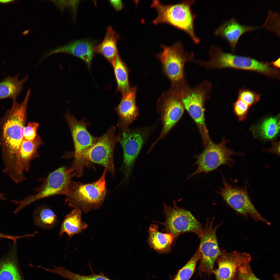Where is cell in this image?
I'll return each instance as SVG.
<instances>
[{"instance_id": "cell-18", "label": "cell", "mask_w": 280, "mask_h": 280, "mask_svg": "<svg viewBox=\"0 0 280 280\" xmlns=\"http://www.w3.org/2000/svg\"><path fill=\"white\" fill-rule=\"evenodd\" d=\"M137 87H130L122 94L121 101L117 108L123 129L127 127L138 116V110L136 103Z\"/></svg>"}, {"instance_id": "cell-4", "label": "cell", "mask_w": 280, "mask_h": 280, "mask_svg": "<svg viewBox=\"0 0 280 280\" xmlns=\"http://www.w3.org/2000/svg\"><path fill=\"white\" fill-rule=\"evenodd\" d=\"M179 88L184 108L198 125L204 140L209 137L204 116V105L210 97L212 84L205 80L194 87H191L186 80L181 82Z\"/></svg>"}, {"instance_id": "cell-17", "label": "cell", "mask_w": 280, "mask_h": 280, "mask_svg": "<svg viewBox=\"0 0 280 280\" xmlns=\"http://www.w3.org/2000/svg\"><path fill=\"white\" fill-rule=\"evenodd\" d=\"M42 144L40 137L38 135L32 141L23 139L18 152L15 182L19 183L26 179L24 172L29 171L31 162L39 157L38 150Z\"/></svg>"}, {"instance_id": "cell-2", "label": "cell", "mask_w": 280, "mask_h": 280, "mask_svg": "<svg viewBox=\"0 0 280 280\" xmlns=\"http://www.w3.org/2000/svg\"><path fill=\"white\" fill-rule=\"evenodd\" d=\"M107 171L104 168L101 177L93 183L84 184L72 180L65 195L68 206L86 213L100 208L107 193L105 179Z\"/></svg>"}, {"instance_id": "cell-6", "label": "cell", "mask_w": 280, "mask_h": 280, "mask_svg": "<svg viewBox=\"0 0 280 280\" xmlns=\"http://www.w3.org/2000/svg\"><path fill=\"white\" fill-rule=\"evenodd\" d=\"M193 3L194 1H187L177 4L166 5L158 1H153L151 7L155 8L158 12L153 23L169 24L188 33L195 43H199V39L195 35L194 30L195 16L191 8Z\"/></svg>"}, {"instance_id": "cell-24", "label": "cell", "mask_w": 280, "mask_h": 280, "mask_svg": "<svg viewBox=\"0 0 280 280\" xmlns=\"http://www.w3.org/2000/svg\"><path fill=\"white\" fill-rule=\"evenodd\" d=\"M82 214L81 209L75 208L67 214L62 223L59 236L66 233L70 238L74 235L82 232L87 228L88 224L82 221Z\"/></svg>"}, {"instance_id": "cell-38", "label": "cell", "mask_w": 280, "mask_h": 280, "mask_svg": "<svg viewBox=\"0 0 280 280\" xmlns=\"http://www.w3.org/2000/svg\"><path fill=\"white\" fill-rule=\"evenodd\" d=\"M11 238V235H10L0 233V238H6L10 239Z\"/></svg>"}, {"instance_id": "cell-35", "label": "cell", "mask_w": 280, "mask_h": 280, "mask_svg": "<svg viewBox=\"0 0 280 280\" xmlns=\"http://www.w3.org/2000/svg\"><path fill=\"white\" fill-rule=\"evenodd\" d=\"M110 2L117 10H121L123 7L122 3L121 0H110Z\"/></svg>"}, {"instance_id": "cell-37", "label": "cell", "mask_w": 280, "mask_h": 280, "mask_svg": "<svg viewBox=\"0 0 280 280\" xmlns=\"http://www.w3.org/2000/svg\"><path fill=\"white\" fill-rule=\"evenodd\" d=\"M271 65L274 68L277 69L280 68V58L277 59L275 61L270 63Z\"/></svg>"}, {"instance_id": "cell-8", "label": "cell", "mask_w": 280, "mask_h": 280, "mask_svg": "<svg viewBox=\"0 0 280 280\" xmlns=\"http://www.w3.org/2000/svg\"><path fill=\"white\" fill-rule=\"evenodd\" d=\"M228 141L223 139L221 142L217 143L210 139L203 151L195 157L196 161L195 164L197 165V168L187 179L199 173H207L214 171L222 165L232 166L234 160L231 156L241 154L226 147Z\"/></svg>"}, {"instance_id": "cell-27", "label": "cell", "mask_w": 280, "mask_h": 280, "mask_svg": "<svg viewBox=\"0 0 280 280\" xmlns=\"http://www.w3.org/2000/svg\"><path fill=\"white\" fill-rule=\"evenodd\" d=\"M34 219L36 225L47 229L53 228L58 222L54 212L45 205L39 206L36 209L34 212Z\"/></svg>"}, {"instance_id": "cell-29", "label": "cell", "mask_w": 280, "mask_h": 280, "mask_svg": "<svg viewBox=\"0 0 280 280\" xmlns=\"http://www.w3.org/2000/svg\"><path fill=\"white\" fill-rule=\"evenodd\" d=\"M51 271L52 273L70 280H112L102 271L98 274L93 273L89 275H82L73 272L62 267L56 265L51 269Z\"/></svg>"}, {"instance_id": "cell-5", "label": "cell", "mask_w": 280, "mask_h": 280, "mask_svg": "<svg viewBox=\"0 0 280 280\" xmlns=\"http://www.w3.org/2000/svg\"><path fill=\"white\" fill-rule=\"evenodd\" d=\"M76 173L69 167L62 166L51 173L46 178H41V185L34 189L35 193L20 200H12L18 205L13 212L18 213L25 207L40 199L57 195H65L72 179Z\"/></svg>"}, {"instance_id": "cell-31", "label": "cell", "mask_w": 280, "mask_h": 280, "mask_svg": "<svg viewBox=\"0 0 280 280\" xmlns=\"http://www.w3.org/2000/svg\"><path fill=\"white\" fill-rule=\"evenodd\" d=\"M260 94L255 92L246 88L240 89L238 99H240L250 106L257 103L260 100Z\"/></svg>"}, {"instance_id": "cell-20", "label": "cell", "mask_w": 280, "mask_h": 280, "mask_svg": "<svg viewBox=\"0 0 280 280\" xmlns=\"http://www.w3.org/2000/svg\"><path fill=\"white\" fill-rule=\"evenodd\" d=\"M258 28V27L241 24L234 18H232L221 25L216 33L227 40L232 50L234 52L238 41L242 34Z\"/></svg>"}, {"instance_id": "cell-10", "label": "cell", "mask_w": 280, "mask_h": 280, "mask_svg": "<svg viewBox=\"0 0 280 280\" xmlns=\"http://www.w3.org/2000/svg\"><path fill=\"white\" fill-rule=\"evenodd\" d=\"M157 104L163 127L160 135L155 144L174 127L183 115L185 109L178 87L174 83L163 94Z\"/></svg>"}, {"instance_id": "cell-19", "label": "cell", "mask_w": 280, "mask_h": 280, "mask_svg": "<svg viewBox=\"0 0 280 280\" xmlns=\"http://www.w3.org/2000/svg\"><path fill=\"white\" fill-rule=\"evenodd\" d=\"M94 47L92 42L88 40L74 41L51 51L45 55L43 59L55 53H66L81 58L88 65H89L94 52Z\"/></svg>"}, {"instance_id": "cell-26", "label": "cell", "mask_w": 280, "mask_h": 280, "mask_svg": "<svg viewBox=\"0 0 280 280\" xmlns=\"http://www.w3.org/2000/svg\"><path fill=\"white\" fill-rule=\"evenodd\" d=\"M279 115L264 120L253 129L255 134L262 139L270 140L275 138L280 130Z\"/></svg>"}, {"instance_id": "cell-30", "label": "cell", "mask_w": 280, "mask_h": 280, "mask_svg": "<svg viewBox=\"0 0 280 280\" xmlns=\"http://www.w3.org/2000/svg\"><path fill=\"white\" fill-rule=\"evenodd\" d=\"M199 258V248L190 260L179 269L171 280H189L193 274L197 263Z\"/></svg>"}, {"instance_id": "cell-28", "label": "cell", "mask_w": 280, "mask_h": 280, "mask_svg": "<svg viewBox=\"0 0 280 280\" xmlns=\"http://www.w3.org/2000/svg\"><path fill=\"white\" fill-rule=\"evenodd\" d=\"M117 84L118 89L122 94L130 88L128 79V70L124 63L117 54L112 65Z\"/></svg>"}, {"instance_id": "cell-34", "label": "cell", "mask_w": 280, "mask_h": 280, "mask_svg": "<svg viewBox=\"0 0 280 280\" xmlns=\"http://www.w3.org/2000/svg\"><path fill=\"white\" fill-rule=\"evenodd\" d=\"M39 125L37 123L29 122L24 129L23 140L28 141H33L38 135L37 130Z\"/></svg>"}, {"instance_id": "cell-23", "label": "cell", "mask_w": 280, "mask_h": 280, "mask_svg": "<svg viewBox=\"0 0 280 280\" xmlns=\"http://www.w3.org/2000/svg\"><path fill=\"white\" fill-rule=\"evenodd\" d=\"M118 33L110 26L107 27L104 39L101 43L94 46V50L104 57L112 65L118 53L117 42Z\"/></svg>"}, {"instance_id": "cell-39", "label": "cell", "mask_w": 280, "mask_h": 280, "mask_svg": "<svg viewBox=\"0 0 280 280\" xmlns=\"http://www.w3.org/2000/svg\"><path fill=\"white\" fill-rule=\"evenodd\" d=\"M16 1V0H0V3L3 4H7L14 3Z\"/></svg>"}, {"instance_id": "cell-40", "label": "cell", "mask_w": 280, "mask_h": 280, "mask_svg": "<svg viewBox=\"0 0 280 280\" xmlns=\"http://www.w3.org/2000/svg\"><path fill=\"white\" fill-rule=\"evenodd\" d=\"M0 200H6V199L5 197V195L4 193H0Z\"/></svg>"}, {"instance_id": "cell-25", "label": "cell", "mask_w": 280, "mask_h": 280, "mask_svg": "<svg viewBox=\"0 0 280 280\" xmlns=\"http://www.w3.org/2000/svg\"><path fill=\"white\" fill-rule=\"evenodd\" d=\"M19 75H8L0 82V100L7 98L16 100L22 90L24 83L28 78L27 76L22 79L19 80Z\"/></svg>"}, {"instance_id": "cell-21", "label": "cell", "mask_w": 280, "mask_h": 280, "mask_svg": "<svg viewBox=\"0 0 280 280\" xmlns=\"http://www.w3.org/2000/svg\"><path fill=\"white\" fill-rule=\"evenodd\" d=\"M148 242L150 247L160 254L171 252V246L174 238L172 234L159 231L158 226L152 224L149 227Z\"/></svg>"}, {"instance_id": "cell-12", "label": "cell", "mask_w": 280, "mask_h": 280, "mask_svg": "<svg viewBox=\"0 0 280 280\" xmlns=\"http://www.w3.org/2000/svg\"><path fill=\"white\" fill-rule=\"evenodd\" d=\"M214 220V219L210 221L207 220L199 238L200 263L198 275L201 277L204 274L209 276L213 274L215 262L221 253L216 234L219 226H213Z\"/></svg>"}, {"instance_id": "cell-33", "label": "cell", "mask_w": 280, "mask_h": 280, "mask_svg": "<svg viewBox=\"0 0 280 280\" xmlns=\"http://www.w3.org/2000/svg\"><path fill=\"white\" fill-rule=\"evenodd\" d=\"M250 107L248 104L238 99L233 103L234 112L239 121H243L246 118Z\"/></svg>"}, {"instance_id": "cell-13", "label": "cell", "mask_w": 280, "mask_h": 280, "mask_svg": "<svg viewBox=\"0 0 280 280\" xmlns=\"http://www.w3.org/2000/svg\"><path fill=\"white\" fill-rule=\"evenodd\" d=\"M162 51L157 55L164 74L172 83L185 79L184 67L187 62L194 60L193 54L185 52L180 43L170 47L162 46Z\"/></svg>"}, {"instance_id": "cell-11", "label": "cell", "mask_w": 280, "mask_h": 280, "mask_svg": "<svg viewBox=\"0 0 280 280\" xmlns=\"http://www.w3.org/2000/svg\"><path fill=\"white\" fill-rule=\"evenodd\" d=\"M123 129L118 141L123 149V159L121 169L124 176L122 183L128 182L136 161L145 142L147 130Z\"/></svg>"}, {"instance_id": "cell-1", "label": "cell", "mask_w": 280, "mask_h": 280, "mask_svg": "<svg viewBox=\"0 0 280 280\" xmlns=\"http://www.w3.org/2000/svg\"><path fill=\"white\" fill-rule=\"evenodd\" d=\"M31 93L29 89L23 101L13 100L1 123L0 145L4 167L3 172L11 178L15 176L19 148L23 139V131L26 117L27 105Z\"/></svg>"}, {"instance_id": "cell-7", "label": "cell", "mask_w": 280, "mask_h": 280, "mask_svg": "<svg viewBox=\"0 0 280 280\" xmlns=\"http://www.w3.org/2000/svg\"><path fill=\"white\" fill-rule=\"evenodd\" d=\"M173 203L172 207L163 204L165 221L162 223L157 222L164 227L161 232L173 235L174 238L173 245L178 237L184 233H194L199 238L203 230L201 224L190 211L178 206L175 201Z\"/></svg>"}, {"instance_id": "cell-32", "label": "cell", "mask_w": 280, "mask_h": 280, "mask_svg": "<svg viewBox=\"0 0 280 280\" xmlns=\"http://www.w3.org/2000/svg\"><path fill=\"white\" fill-rule=\"evenodd\" d=\"M250 263L249 262H246L239 267L235 280H261L253 272Z\"/></svg>"}, {"instance_id": "cell-3", "label": "cell", "mask_w": 280, "mask_h": 280, "mask_svg": "<svg viewBox=\"0 0 280 280\" xmlns=\"http://www.w3.org/2000/svg\"><path fill=\"white\" fill-rule=\"evenodd\" d=\"M214 50L210 52L209 60H200L199 65L207 69L229 68L243 70L260 73L271 78H280L279 70L273 67L270 63L225 52L220 49Z\"/></svg>"}, {"instance_id": "cell-36", "label": "cell", "mask_w": 280, "mask_h": 280, "mask_svg": "<svg viewBox=\"0 0 280 280\" xmlns=\"http://www.w3.org/2000/svg\"><path fill=\"white\" fill-rule=\"evenodd\" d=\"M279 143H274L272 147V148L271 149V151L272 152L275 153L277 155L279 154Z\"/></svg>"}, {"instance_id": "cell-15", "label": "cell", "mask_w": 280, "mask_h": 280, "mask_svg": "<svg viewBox=\"0 0 280 280\" xmlns=\"http://www.w3.org/2000/svg\"><path fill=\"white\" fill-rule=\"evenodd\" d=\"M222 181V187L219 188L218 193L228 205L244 216H249L255 220L270 225L255 207L246 190L233 186L227 182L223 177Z\"/></svg>"}, {"instance_id": "cell-16", "label": "cell", "mask_w": 280, "mask_h": 280, "mask_svg": "<svg viewBox=\"0 0 280 280\" xmlns=\"http://www.w3.org/2000/svg\"><path fill=\"white\" fill-rule=\"evenodd\" d=\"M251 255L237 251L228 252L221 251L216 260L218 268L214 270L213 274L216 280H235L237 270L242 264L250 262Z\"/></svg>"}, {"instance_id": "cell-9", "label": "cell", "mask_w": 280, "mask_h": 280, "mask_svg": "<svg viewBox=\"0 0 280 280\" xmlns=\"http://www.w3.org/2000/svg\"><path fill=\"white\" fill-rule=\"evenodd\" d=\"M115 131V127H111L104 135L98 137L93 145L83 154L81 159L85 164L88 165L90 162L99 164L111 174H114V149L120 135H116Z\"/></svg>"}, {"instance_id": "cell-22", "label": "cell", "mask_w": 280, "mask_h": 280, "mask_svg": "<svg viewBox=\"0 0 280 280\" xmlns=\"http://www.w3.org/2000/svg\"><path fill=\"white\" fill-rule=\"evenodd\" d=\"M16 241H13L7 255L0 260V280H24L16 264Z\"/></svg>"}, {"instance_id": "cell-14", "label": "cell", "mask_w": 280, "mask_h": 280, "mask_svg": "<svg viewBox=\"0 0 280 280\" xmlns=\"http://www.w3.org/2000/svg\"><path fill=\"white\" fill-rule=\"evenodd\" d=\"M65 117L74 142V159L71 168L76 173L83 172L85 165L81 159L83 154L95 143L98 138L91 135L87 130L88 124L85 120L79 121L69 114Z\"/></svg>"}]
</instances>
